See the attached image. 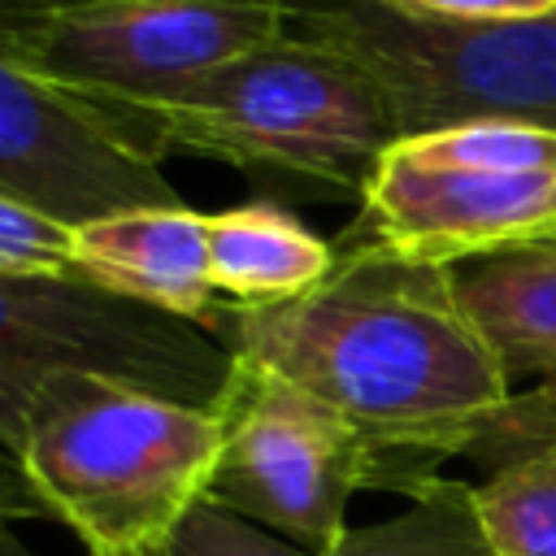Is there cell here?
I'll use <instances>...</instances> for the list:
<instances>
[{"label":"cell","mask_w":556,"mask_h":556,"mask_svg":"<svg viewBox=\"0 0 556 556\" xmlns=\"http://www.w3.org/2000/svg\"><path fill=\"white\" fill-rule=\"evenodd\" d=\"M213 334L356 426L382 456V486L400 491L434 473L426 465L439 456H482L517 404L452 269L365 239L313 291L226 308Z\"/></svg>","instance_id":"6da1fadb"},{"label":"cell","mask_w":556,"mask_h":556,"mask_svg":"<svg viewBox=\"0 0 556 556\" xmlns=\"http://www.w3.org/2000/svg\"><path fill=\"white\" fill-rule=\"evenodd\" d=\"M217 452L222 408L56 374L30 408L17 473L87 556H148L204 500Z\"/></svg>","instance_id":"7a4b0ae2"},{"label":"cell","mask_w":556,"mask_h":556,"mask_svg":"<svg viewBox=\"0 0 556 556\" xmlns=\"http://www.w3.org/2000/svg\"><path fill=\"white\" fill-rule=\"evenodd\" d=\"M156 139L243 169L356 187L400 139L382 91L343 56L282 35L139 109Z\"/></svg>","instance_id":"3957f363"},{"label":"cell","mask_w":556,"mask_h":556,"mask_svg":"<svg viewBox=\"0 0 556 556\" xmlns=\"http://www.w3.org/2000/svg\"><path fill=\"white\" fill-rule=\"evenodd\" d=\"M287 35L352 61L382 91L400 139L465 122L556 130V13L447 22L387 0H287Z\"/></svg>","instance_id":"277c9868"},{"label":"cell","mask_w":556,"mask_h":556,"mask_svg":"<svg viewBox=\"0 0 556 556\" xmlns=\"http://www.w3.org/2000/svg\"><path fill=\"white\" fill-rule=\"evenodd\" d=\"M56 374H104L217 408L235 352L195 321L78 278H0V473L22 469L30 408Z\"/></svg>","instance_id":"5b68a950"},{"label":"cell","mask_w":556,"mask_h":556,"mask_svg":"<svg viewBox=\"0 0 556 556\" xmlns=\"http://www.w3.org/2000/svg\"><path fill=\"white\" fill-rule=\"evenodd\" d=\"M222 452L204 500L300 547L326 552L348 530V500L382 486V456L334 408L239 361L222 395Z\"/></svg>","instance_id":"8992f818"},{"label":"cell","mask_w":556,"mask_h":556,"mask_svg":"<svg viewBox=\"0 0 556 556\" xmlns=\"http://www.w3.org/2000/svg\"><path fill=\"white\" fill-rule=\"evenodd\" d=\"M287 35V0H100L13 39L26 70L113 109H148Z\"/></svg>","instance_id":"52a82bcc"},{"label":"cell","mask_w":556,"mask_h":556,"mask_svg":"<svg viewBox=\"0 0 556 556\" xmlns=\"http://www.w3.org/2000/svg\"><path fill=\"white\" fill-rule=\"evenodd\" d=\"M13 39L0 30V191L70 226L126 208H178L152 122L39 78Z\"/></svg>","instance_id":"ba28073f"},{"label":"cell","mask_w":556,"mask_h":556,"mask_svg":"<svg viewBox=\"0 0 556 556\" xmlns=\"http://www.w3.org/2000/svg\"><path fill=\"white\" fill-rule=\"evenodd\" d=\"M361 230L404 261L465 265L473 256L543 243L556 230V178L417 165L387 148L361 182Z\"/></svg>","instance_id":"9c48e42d"},{"label":"cell","mask_w":556,"mask_h":556,"mask_svg":"<svg viewBox=\"0 0 556 556\" xmlns=\"http://www.w3.org/2000/svg\"><path fill=\"white\" fill-rule=\"evenodd\" d=\"M78 278L113 295L152 304L204 330H217L226 304L208 282L204 213L178 208H126L74 230Z\"/></svg>","instance_id":"30bf717a"},{"label":"cell","mask_w":556,"mask_h":556,"mask_svg":"<svg viewBox=\"0 0 556 556\" xmlns=\"http://www.w3.org/2000/svg\"><path fill=\"white\" fill-rule=\"evenodd\" d=\"M456 295L504 374L556 391V243H517L452 265Z\"/></svg>","instance_id":"8fae6325"},{"label":"cell","mask_w":556,"mask_h":556,"mask_svg":"<svg viewBox=\"0 0 556 556\" xmlns=\"http://www.w3.org/2000/svg\"><path fill=\"white\" fill-rule=\"evenodd\" d=\"M208 282L226 308H269L313 291L334 269V248L278 204L204 213Z\"/></svg>","instance_id":"7c38bea8"},{"label":"cell","mask_w":556,"mask_h":556,"mask_svg":"<svg viewBox=\"0 0 556 556\" xmlns=\"http://www.w3.org/2000/svg\"><path fill=\"white\" fill-rule=\"evenodd\" d=\"M321 556H500V547L478 517L473 486L426 473L408 486V508L348 526Z\"/></svg>","instance_id":"4fadbf2b"},{"label":"cell","mask_w":556,"mask_h":556,"mask_svg":"<svg viewBox=\"0 0 556 556\" xmlns=\"http://www.w3.org/2000/svg\"><path fill=\"white\" fill-rule=\"evenodd\" d=\"M473 504L500 556H556V434L491 465Z\"/></svg>","instance_id":"5bb4252c"},{"label":"cell","mask_w":556,"mask_h":556,"mask_svg":"<svg viewBox=\"0 0 556 556\" xmlns=\"http://www.w3.org/2000/svg\"><path fill=\"white\" fill-rule=\"evenodd\" d=\"M400 156L473 174H547L556 178V130L530 122H465L391 143Z\"/></svg>","instance_id":"9a60e30c"},{"label":"cell","mask_w":556,"mask_h":556,"mask_svg":"<svg viewBox=\"0 0 556 556\" xmlns=\"http://www.w3.org/2000/svg\"><path fill=\"white\" fill-rule=\"evenodd\" d=\"M74 230L78 226L0 191V278H78Z\"/></svg>","instance_id":"2e32d148"},{"label":"cell","mask_w":556,"mask_h":556,"mask_svg":"<svg viewBox=\"0 0 556 556\" xmlns=\"http://www.w3.org/2000/svg\"><path fill=\"white\" fill-rule=\"evenodd\" d=\"M148 556H321V552L300 547L222 504L200 500Z\"/></svg>","instance_id":"e0dca14e"},{"label":"cell","mask_w":556,"mask_h":556,"mask_svg":"<svg viewBox=\"0 0 556 556\" xmlns=\"http://www.w3.org/2000/svg\"><path fill=\"white\" fill-rule=\"evenodd\" d=\"M387 4L447 22H534L556 13V0H387Z\"/></svg>","instance_id":"ac0fdd59"},{"label":"cell","mask_w":556,"mask_h":556,"mask_svg":"<svg viewBox=\"0 0 556 556\" xmlns=\"http://www.w3.org/2000/svg\"><path fill=\"white\" fill-rule=\"evenodd\" d=\"M83 4H100V0H0V30L4 35H22L43 17L83 9Z\"/></svg>","instance_id":"d6986e66"},{"label":"cell","mask_w":556,"mask_h":556,"mask_svg":"<svg viewBox=\"0 0 556 556\" xmlns=\"http://www.w3.org/2000/svg\"><path fill=\"white\" fill-rule=\"evenodd\" d=\"M22 517H43V508L17 473H0V526L22 521Z\"/></svg>","instance_id":"ffe728a7"},{"label":"cell","mask_w":556,"mask_h":556,"mask_svg":"<svg viewBox=\"0 0 556 556\" xmlns=\"http://www.w3.org/2000/svg\"><path fill=\"white\" fill-rule=\"evenodd\" d=\"M0 556H39L35 547H26L9 526H0Z\"/></svg>","instance_id":"44dd1931"},{"label":"cell","mask_w":556,"mask_h":556,"mask_svg":"<svg viewBox=\"0 0 556 556\" xmlns=\"http://www.w3.org/2000/svg\"><path fill=\"white\" fill-rule=\"evenodd\" d=\"M543 243H556V230H552V239H543Z\"/></svg>","instance_id":"7402d4cb"}]
</instances>
